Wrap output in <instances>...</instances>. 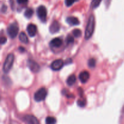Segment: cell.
<instances>
[{"label": "cell", "mask_w": 124, "mask_h": 124, "mask_svg": "<svg viewBox=\"0 0 124 124\" xmlns=\"http://www.w3.org/2000/svg\"><path fill=\"white\" fill-rule=\"evenodd\" d=\"M94 27H95V19H94V16L92 15L88 19L87 26H86L85 31V39H88L92 37L94 32Z\"/></svg>", "instance_id": "6da1fadb"}, {"label": "cell", "mask_w": 124, "mask_h": 124, "mask_svg": "<svg viewBox=\"0 0 124 124\" xmlns=\"http://www.w3.org/2000/svg\"><path fill=\"white\" fill-rule=\"evenodd\" d=\"M14 59L15 56L12 53L8 54L7 56L6 57L4 62L3 67H2V70L5 73H7L9 72L10 69H12L13 62H14Z\"/></svg>", "instance_id": "7a4b0ae2"}, {"label": "cell", "mask_w": 124, "mask_h": 124, "mask_svg": "<svg viewBox=\"0 0 124 124\" xmlns=\"http://www.w3.org/2000/svg\"><path fill=\"white\" fill-rule=\"evenodd\" d=\"M18 31H19V27L16 23H12L7 27V34L12 39L15 38L16 37Z\"/></svg>", "instance_id": "3957f363"}, {"label": "cell", "mask_w": 124, "mask_h": 124, "mask_svg": "<svg viewBox=\"0 0 124 124\" xmlns=\"http://www.w3.org/2000/svg\"><path fill=\"white\" fill-rule=\"evenodd\" d=\"M47 95V91L46 88H41L38 90L34 94V99L36 102H41L46 99Z\"/></svg>", "instance_id": "277c9868"}, {"label": "cell", "mask_w": 124, "mask_h": 124, "mask_svg": "<svg viewBox=\"0 0 124 124\" xmlns=\"http://www.w3.org/2000/svg\"><path fill=\"white\" fill-rule=\"evenodd\" d=\"M36 13L38 16V18L42 21V22H45L46 21L47 18V11L46 7L44 6H39L36 10Z\"/></svg>", "instance_id": "5b68a950"}, {"label": "cell", "mask_w": 124, "mask_h": 124, "mask_svg": "<svg viewBox=\"0 0 124 124\" xmlns=\"http://www.w3.org/2000/svg\"><path fill=\"white\" fill-rule=\"evenodd\" d=\"M27 64L28 67L29 68L30 70L33 73H37L39 71L40 67L39 64L37 62H36L34 61L31 60V59H29L27 62Z\"/></svg>", "instance_id": "8992f818"}, {"label": "cell", "mask_w": 124, "mask_h": 124, "mask_svg": "<svg viewBox=\"0 0 124 124\" xmlns=\"http://www.w3.org/2000/svg\"><path fill=\"white\" fill-rule=\"evenodd\" d=\"M63 65L64 61L62 59H56L52 63L50 67L54 71H58L62 68Z\"/></svg>", "instance_id": "52a82bcc"}, {"label": "cell", "mask_w": 124, "mask_h": 124, "mask_svg": "<svg viewBox=\"0 0 124 124\" xmlns=\"http://www.w3.org/2000/svg\"><path fill=\"white\" fill-rule=\"evenodd\" d=\"M24 121L27 124H38L39 121L36 119V117H35L33 115H25L23 118Z\"/></svg>", "instance_id": "ba28073f"}, {"label": "cell", "mask_w": 124, "mask_h": 124, "mask_svg": "<svg viewBox=\"0 0 124 124\" xmlns=\"http://www.w3.org/2000/svg\"><path fill=\"white\" fill-rule=\"evenodd\" d=\"M59 30H60L59 23L57 21H54L52 22L49 28L50 32L52 34L56 33L57 32L59 31Z\"/></svg>", "instance_id": "9c48e42d"}, {"label": "cell", "mask_w": 124, "mask_h": 124, "mask_svg": "<svg viewBox=\"0 0 124 124\" xmlns=\"http://www.w3.org/2000/svg\"><path fill=\"white\" fill-rule=\"evenodd\" d=\"M27 31L30 37H34L37 32V27L35 24H30L27 27Z\"/></svg>", "instance_id": "30bf717a"}, {"label": "cell", "mask_w": 124, "mask_h": 124, "mask_svg": "<svg viewBox=\"0 0 124 124\" xmlns=\"http://www.w3.org/2000/svg\"><path fill=\"white\" fill-rule=\"evenodd\" d=\"M90 78V74L87 71H82L79 75V79L82 83H85L88 81Z\"/></svg>", "instance_id": "8fae6325"}, {"label": "cell", "mask_w": 124, "mask_h": 124, "mask_svg": "<svg viewBox=\"0 0 124 124\" xmlns=\"http://www.w3.org/2000/svg\"><path fill=\"white\" fill-rule=\"evenodd\" d=\"M62 41L61 39L59 38L53 39L50 42V46L51 47H55V48L59 47L60 46H62Z\"/></svg>", "instance_id": "7c38bea8"}, {"label": "cell", "mask_w": 124, "mask_h": 124, "mask_svg": "<svg viewBox=\"0 0 124 124\" xmlns=\"http://www.w3.org/2000/svg\"><path fill=\"white\" fill-rule=\"evenodd\" d=\"M66 21L70 25H77L79 24V21L76 17H68L66 19Z\"/></svg>", "instance_id": "4fadbf2b"}, {"label": "cell", "mask_w": 124, "mask_h": 124, "mask_svg": "<svg viewBox=\"0 0 124 124\" xmlns=\"http://www.w3.org/2000/svg\"><path fill=\"white\" fill-rule=\"evenodd\" d=\"M19 39L21 42L24 44H27L28 42H29V39H28V38L26 34L24 32H23V31L21 32L20 34H19Z\"/></svg>", "instance_id": "5bb4252c"}, {"label": "cell", "mask_w": 124, "mask_h": 124, "mask_svg": "<svg viewBox=\"0 0 124 124\" xmlns=\"http://www.w3.org/2000/svg\"><path fill=\"white\" fill-rule=\"evenodd\" d=\"M76 78L75 75H71L67 79V84L68 85L71 86L76 82Z\"/></svg>", "instance_id": "9a60e30c"}, {"label": "cell", "mask_w": 124, "mask_h": 124, "mask_svg": "<svg viewBox=\"0 0 124 124\" xmlns=\"http://www.w3.org/2000/svg\"><path fill=\"white\" fill-rule=\"evenodd\" d=\"M33 15V10L32 8H27L26 10L24 12V16L27 18H30Z\"/></svg>", "instance_id": "2e32d148"}, {"label": "cell", "mask_w": 124, "mask_h": 124, "mask_svg": "<svg viewBox=\"0 0 124 124\" xmlns=\"http://www.w3.org/2000/svg\"><path fill=\"white\" fill-rule=\"evenodd\" d=\"M46 123L47 124H54L56 123V119L52 116H48L46 119Z\"/></svg>", "instance_id": "e0dca14e"}, {"label": "cell", "mask_w": 124, "mask_h": 124, "mask_svg": "<svg viewBox=\"0 0 124 124\" xmlns=\"http://www.w3.org/2000/svg\"><path fill=\"white\" fill-rule=\"evenodd\" d=\"M102 0H93L91 3V7L93 8H95L99 6Z\"/></svg>", "instance_id": "ac0fdd59"}, {"label": "cell", "mask_w": 124, "mask_h": 124, "mask_svg": "<svg viewBox=\"0 0 124 124\" xmlns=\"http://www.w3.org/2000/svg\"><path fill=\"white\" fill-rule=\"evenodd\" d=\"M73 35L74 37L79 38L81 36L82 33H81V30H79V29H76L73 30Z\"/></svg>", "instance_id": "d6986e66"}, {"label": "cell", "mask_w": 124, "mask_h": 124, "mask_svg": "<svg viewBox=\"0 0 124 124\" xmlns=\"http://www.w3.org/2000/svg\"><path fill=\"white\" fill-rule=\"evenodd\" d=\"M96 63V62L95 59H94V58H91V59H90L88 60V65L89 66V67L93 68L95 67Z\"/></svg>", "instance_id": "ffe728a7"}, {"label": "cell", "mask_w": 124, "mask_h": 124, "mask_svg": "<svg viewBox=\"0 0 124 124\" xmlns=\"http://www.w3.org/2000/svg\"><path fill=\"white\" fill-rule=\"evenodd\" d=\"M66 42L67 44H72L74 42V37L71 36L70 35H69L66 38Z\"/></svg>", "instance_id": "44dd1931"}, {"label": "cell", "mask_w": 124, "mask_h": 124, "mask_svg": "<svg viewBox=\"0 0 124 124\" xmlns=\"http://www.w3.org/2000/svg\"><path fill=\"white\" fill-rule=\"evenodd\" d=\"M77 104L80 107H84L85 106L86 101L85 99H79V100L78 101Z\"/></svg>", "instance_id": "7402d4cb"}, {"label": "cell", "mask_w": 124, "mask_h": 124, "mask_svg": "<svg viewBox=\"0 0 124 124\" xmlns=\"http://www.w3.org/2000/svg\"><path fill=\"white\" fill-rule=\"evenodd\" d=\"M75 0H65V3L67 7H70L75 2Z\"/></svg>", "instance_id": "603a6c76"}, {"label": "cell", "mask_w": 124, "mask_h": 124, "mask_svg": "<svg viewBox=\"0 0 124 124\" xmlns=\"http://www.w3.org/2000/svg\"><path fill=\"white\" fill-rule=\"evenodd\" d=\"M7 41V38L6 37H4V36H2V37L1 38V44H5Z\"/></svg>", "instance_id": "cb8c5ba5"}, {"label": "cell", "mask_w": 124, "mask_h": 124, "mask_svg": "<svg viewBox=\"0 0 124 124\" xmlns=\"http://www.w3.org/2000/svg\"><path fill=\"white\" fill-rule=\"evenodd\" d=\"M7 7L6 5H2V8H1V11H2V13H5V12L7 11Z\"/></svg>", "instance_id": "d4e9b609"}, {"label": "cell", "mask_w": 124, "mask_h": 124, "mask_svg": "<svg viewBox=\"0 0 124 124\" xmlns=\"http://www.w3.org/2000/svg\"><path fill=\"white\" fill-rule=\"evenodd\" d=\"M18 4H26L28 2V0H16Z\"/></svg>", "instance_id": "484cf974"}, {"label": "cell", "mask_w": 124, "mask_h": 124, "mask_svg": "<svg viewBox=\"0 0 124 124\" xmlns=\"http://www.w3.org/2000/svg\"><path fill=\"white\" fill-rule=\"evenodd\" d=\"M19 50H20L21 52H24V50H25V49H24V48H23V47H19Z\"/></svg>", "instance_id": "4316f807"}, {"label": "cell", "mask_w": 124, "mask_h": 124, "mask_svg": "<svg viewBox=\"0 0 124 124\" xmlns=\"http://www.w3.org/2000/svg\"><path fill=\"white\" fill-rule=\"evenodd\" d=\"M123 111L124 112V108H123Z\"/></svg>", "instance_id": "83f0119b"}]
</instances>
